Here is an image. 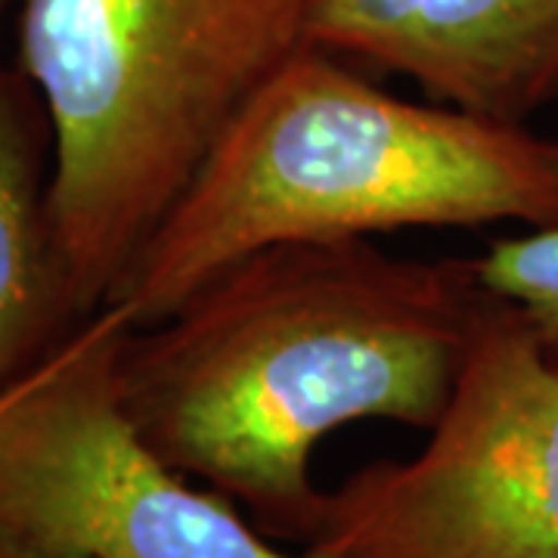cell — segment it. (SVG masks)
Instances as JSON below:
<instances>
[{
    "mask_svg": "<svg viewBox=\"0 0 558 558\" xmlns=\"http://www.w3.org/2000/svg\"><path fill=\"white\" fill-rule=\"evenodd\" d=\"M7 3H10V0H0V20H3V10H7Z\"/></svg>",
    "mask_w": 558,
    "mask_h": 558,
    "instance_id": "obj_11",
    "label": "cell"
},
{
    "mask_svg": "<svg viewBox=\"0 0 558 558\" xmlns=\"http://www.w3.org/2000/svg\"><path fill=\"white\" fill-rule=\"evenodd\" d=\"M472 260L481 286L521 307L549 357L558 360V227L494 240Z\"/></svg>",
    "mask_w": 558,
    "mask_h": 558,
    "instance_id": "obj_8",
    "label": "cell"
},
{
    "mask_svg": "<svg viewBox=\"0 0 558 558\" xmlns=\"http://www.w3.org/2000/svg\"><path fill=\"white\" fill-rule=\"evenodd\" d=\"M317 0H20L44 100L47 208L94 317L245 102L311 44Z\"/></svg>",
    "mask_w": 558,
    "mask_h": 558,
    "instance_id": "obj_3",
    "label": "cell"
},
{
    "mask_svg": "<svg viewBox=\"0 0 558 558\" xmlns=\"http://www.w3.org/2000/svg\"><path fill=\"white\" fill-rule=\"evenodd\" d=\"M487 223L558 227V137L400 100L307 44L227 124L106 304L149 326L258 248Z\"/></svg>",
    "mask_w": 558,
    "mask_h": 558,
    "instance_id": "obj_2",
    "label": "cell"
},
{
    "mask_svg": "<svg viewBox=\"0 0 558 558\" xmlns=\"http://www.w3.org/2000/svg\"><path fill=\"white\" fill-rule=\"evenodd\" d=\"M47 156L44 100L20 65L0 62V398L87 319L53 242Z\"/></svg>",
    "mask_w": 558,
    "mask_h": 558,
    "instance_id": "obj_7",
    "label": "cell"
},
{
    "mask_svg": "<svg viewBox=\"0 0 558 558\" xmlns=\"http://www.w3.org/2000/svg\"><path fill=\"white\" fill-rule=\"evenodd\" d=\"M472 258H398L369 240L282 242L227 264L116 344L121 413L168 465L311 539V457L360 418L428 432L487 301Z\"/></svg>",
    "mask_w": 558,
    "mask_h": 558,
    "instance_id": "obj_1",
    "label": "cell"
},
{
    "mask_svg": "<svg viewBox=\"0 0 558 558\" xmlns=\"http://www.w3.org/2000/svg\"><path fill=\"white\" fill-rule=\"evenodd\" d=\"M319 558H558V360L487 295L457 388L413 459L326 494Z\"/></svg>",
    "mask_w": 558,
    "mask_h": 558,
    "instance_id": "obj_4",
    "label": "cell"
},
{
    "mask_svg": "<svg viewBox=\"0 0 558 558\" xmlns=\"http://www.w3.org/2000/svg\"><path fill=\"white\" fill-rule=\"evenodd\" d=\"M20 381H22V379H20ZM10 391H13V388H10ZM10 391H7V395L0 398V413H3V407H7V400H10Z\"/></svg>",
    "mask_w": 558,
    "mask_h": 558,
    "instance_id": "obj_10",
    "label": "cell"
},
{
    "mask_svg": "<svg viewBox=\"0 0 558 558\" xmlns=\"http://www.w3.org/2000/svg\"><path fill=\"white\" fill-rule=\"evenodd\" d=\"M134 319L102 304L13 385L0 413V531L81 558H319L279 553L121 413L112 357Z\"/></svg>",
    "mask_w": 558,
    "mask_h": 558,
    "instance_id": "obj_5",
    "label": "cell"
},
{
    "mask_svg": "<svg viewBox=\"0 0 558 558\" xmlns=\"http://www.w3.org/2000/svg\"><path fill=\"white\" fill-rule=\"evenodd\" d=\"M311 44L487 119L558 109V0H317Z\"/></svg>",
    "mask_w": 558,
    "mask_h": 558,
    "instance_id": "obj_6",
    "label": "cell"
},
{
    "mask_svg": "<svg viewBox=\"0 0 558 558\" xmlns=\"http://www.w3.org/2000/svg\"><path fill=\"white\" fill-rule=\"evenodd\" d=\"M0 558H81V556H65L57 549H47L38 543H28V539L10 537L0 531Z\"/></svg>",
    "mask_w": 558,
    "mask_h": 558,
    "instance_id": "obj_9",
    "label": "cell"
}]
</instances>
